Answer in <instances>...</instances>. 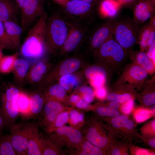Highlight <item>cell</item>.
<instances>
[{
  "label": "cell",
  "mask_w": 155,
  "mask_h": 155,
  "mask_svg": "<svg viewBox=\"0 0 155 155\" xmlns=\"http://www.w3.org/2000/svg\"><path fill=\"white\" fill-rule=\"evenodd\" d=\"M47 18H40L30 29L27 36L20 48V54L25 59L34 63L45 54L46 21Z\"/></svg>",
  "instance_id": "6da1fadb"
},
{
  "label": "cell",
  "mask_w": 155,
  "mask_h": 155,
  "mask_svg": "<svg viewBox=\"0 0 155 155\" xmlns=\"http://www.w3.org/2000/svg\"><path fill=\"white\" fill-rule=\"evenodd\" d=\"M143 26L135 22L132 18L121 17L113 23L112 33L115 40L123 48L128 57L137 44L138 35Z\"/></svg>",
  "instance_id": "7a4b0ae2"
},
{
  "label": "cell",
  "mask_w": 155,
  "mask_h": 155,
  "mask_svg": "<svg viewBox=\"0 0 155 155\" xmlns=\"http://www.w3.org/2000/svg\"><path fill=\"white\" fill-rule=\"evenodd\" d=\"M21 90L15 85L5 83L0 87V114L9 129L16 123L20 115L17 99Z\"/></svg>",
  "instance_id": "3957f363"
},
{
  "label": "cell",
  "mask_w": 155,
  "mask_h": 155,
  "mask_svg": "<svg viewBox=\"0 0 155 155\" xmlns=\"http://www.w3.org/2000/svg\"><path fill=\"white\" fill-rule=\"evenodd\" d=\"M69 28V22L60 11L53 13L46 21L45 40L46 49L63 46Z\"/></svg>",
  "instance_id": "277c9868"
},
{
  "label": "cell",
  "mask_w": 155,
  "mask_h": 155,
  "mask_svg": "<svg viewBox=\"0 0 155 155\" xmlns=\"http://www.w3.org/2000/svg\"><path fill=\"white\" fill-rule=\"evenodd\" d=\"M60 11L68 22L89 25L95 16L94 6L81 0H70Z\"/></svg>",
  "instance_id": "5b68a950"
},
{
  "label": "cell",
  "mask_w": 155,
  "mask_h": 155,
  "mask_svg": "<svg viewBox=\"0 0 155 155\" xmlns=\"http://www.w3.org/2000/svg\"><path fill=\"white\" fill-rule=\"evenodd\" d=\"M96 52L106 61V67L113 73L119 70L128 57L113 36L104 42Z\"/></svg>",
  "instance_id": "8992f818"
},
{
  "label": "cell",
  "mask_w": 155,
  "mask_h": 155,
  "mask_svg": "<svg viewBox=\"0 0 155 155\" xmlns=\"http://www.w3.org/2000/svg\"><path fill=\"white\" fill-rule=\"evenodd\" d=\"M32 125L29 122L16 123L10 129L11 141L17 155H27Z\"/></svg>",
  "instance_id": "52a82bcc"
},
{
  "label": "cell",
  "mask_w": 155,
  "mask_h": 155,
  "mask_svg": "<svg viewBox=\"0 0 155 155\" xmlns=\"http://www.w3.org/2000/svg\"><path fill=\"white\" fill-rule=\"evenodd\" d=\"M117 18L107 19L104 22L89 29L86 38L88 40L91 49L96 51L113 36L112 27Z\"/></svg>",
  "instance_id": "ba28073f"
},
{
  "label": "cell",
  "mask_w": 155,
  "mask_h": 155,
  "mask_svg": "<svg viewBox=\"0 0 155 155\" xmlns=\"http://www.w3.org/2000/svg\"><path fill=\"white\" fill-rule=\"evenodd\" d=\"M148 75L142 68L132 63L125 66L115 82L126 83L134 88L140 87L148 81Z\"/></svg>",
  "instance_id": "9c48e42d"
},
{
  "label": "cell",
  "mask_w": 155,
  "mask_h": 155,
  "mask_svg": "<svg viewBox=\"0 0 155 155\" xmlns=\"http://www.w3.org/2000/svg\"><path fill=\"white\" fill-rule=\"evenodd\" d=\"M43 0H26L21 11V27L23 32L27 31L38 17L47 18L43 7Z\"/></svg>",
  "instance_id": "30bf717a"
},
{
  "label": "cell",
  "mask_w": 155,
  "mask_h": 155,
  "mask_svg": "<svg viewBox=\"0 0 155 155\" xmlns=\"http://www.w3.org/2000/svg\"><path fill=\"white\" fill-rule=\"evenodd\" d=\"M69 22V32L63 45V50L67 52H71L75 49L86 38L90 29L89 25Z\"/></svg>",
  "instance_id": "8fae6325"
},
{
  "label": "cell",
  "mask_w": 155,
  "mask_h": 155,
  "mask_svg": "<svg viewBox=\"0 0 155 155\" xmlns=\"http://www.w3.org/2000/svg\"><path fill=\"white\" fill-rule=\"evenodd\" d=\"M113 73L107 67L94 65L88 67L85 72L90 80L92 85L96 89L104 86L106 83L110 84Z\"/></svg>",
  "instance_id": "7c38bea8"
},
{
  "label": "cell",
  "mask_w": 155,
  "mask_h": 155,
  "mask_svg": "<svg viewBox=\"0 0 155 155\" xmlns=\"http://www.w3.org/2000/svg\"><path fill=\"white\" fill-rule=\"evenodd\" d=\"M133 16L134 21L143 24L155 13V0H138L133 7Z\"/></svg>",
  "instance_id": "4fadbf2b"
},
{
  "label": "cell",
  "mask_w": 155,
  "mask_h": 155,
  "mask_svg": "<svg viewBox=\"0 0 155 155\" xmlns=\"http://www.w3.org/2000/svg\"><path fill=\"white\" fill-rule=\"evenodd\" d=\"M30 67V62L28 60L24 59H16L11 72L16 86L21 88Z\"/></svg>",
  "instance_id": "5bb4252c"
},
{
  "label": "cell",
  "mask_w": 155,
  "mask_h": 155,
  "mask_svg": "<svg viewBox=\"0 0 155 155\" xmlns=\"http://www.w3.org/2000/svg\"><path fill=\"white\" fill-rule=\"evenodd\" d=\"M129 57L134 63L144 69L148 74L155 72V64L148 57L145 52L132 50Z\"/></svg>",
  "instance_id": "9a60e30c"
},
{
  "label": "cell",
  "mask_w": 155,
  "mask_h": 155,
  "mask_svg": "<svg viewBox=\"0 0 155 155\" xmlns=\"http://www.w3.org/2000/svg\"><path fill=\"white\" fill-rule=\"evenodd\" d=\"M27 155H42V149L38 126L32 123L27 146Z\"/></svg>",
  "instance_id": "2e32d148"
},
{
  "label": "cell",
  "mask_w": 155,
  "mask_h": 155,
  "mask_svg": "<svg viewBox=\"0 0 155 155\" xmlns=\"http://www.w3.org/2000/svg\"><path fill=\"white\" fill-rule=\"evenodd\" d=\"M6 33L16 49L20 48L21 38L23 32L20 26L14 20L3 22Z\"/></svg>",
  "instance_id": "e0dca14e"
},
{
  "label": "cell",
  "mask_w": 155,
  "mask_h": 155,
  "mask_svg": "<svg viewBox=\"0 0 155 155\" xmlns=\"http://www.w3.org/2000/svg\"><path fill=\"white\" fill-rule=\"evenodd\" d=\"M99 9V13L103 18H116L119 13L122 5L115 0H101Z\"/></svg>",
  "instance_id": "ac0fdd59"
},
{
  "label": "cell",
  "mask_w": 155,
  "mask_h": 155,
  "mask_svg": "<svg viewBox=\"0 0 155 155\" xmlns=\"http://www.w3.org/2000/svg\"><path fill=\"white\" fill-rule=\"evenodd\" d=\"M18 7L12 0H0V20L3 22L14 20Z\"/></svg>",
  "instance_id": "d6986e66"
},
{
  "label": "cell",
  "mask_w": 155,
  "mask_h": 155,
  "mask_svg": "<svg viewBox=\"0 0 155 155\" xmlns=\"http://www.w3.org/2000/svg\"><path fill=\"white\" fill-rule=\"evenodd\" d=\"M46 70V66L43 62L38 60L35 62L30 67L24 82L34 84L39 82Z\"/></svg>",
  "instance_id": "ffe728a7"
},
{
  "label": "cell",
  "mask_w": 155,
  "mask_h": 155,
  "mask_svg": "<svg viewBox=\"0 0 155 155\" xmlns=\"http://www.w3.org/2000/svg\"><path fill=\"white\" fill-rule=\"evenodd\" d=\"M154 30H155V25L150 20L141 27L137 42L141 51L146 52L148 49V40L151 32Z\"/></svg>",
  "instance_id": "44dd1931"
},
{
  "label": "cell",
  "mask_w": 155,
  "mask_h": 155,
  "mask_svg": "<svg viewBox=\"0 0 155 155\" xmlns=\"http://www.w3.org/2000/svg\"><path fill=\"white\" fill-rule=\"evenodd\" d=\"M17 106L19 113L24 120L30 119V106L29 94L21 90L17 99Z\"/></svg>",
  "instance_id": "7402d4cb"
},
{
  "label": "cell",
  "mask_w": 155,
  "mask_h": 155,
  "mask_svg": "<svg viewBox=\"0 0 155 155\" xmlns=\"http://www.w3.org/2000/svg\"><path fill=\"white\" fill-rule=\"evenodd\" d=\"M30 106V119L36 118L42 110L44 100L36 90L29 94Z\"/></svg>",
  "instance_id": "603a6c76"
},
{
  "label": "cell",
  "mask_w": 155,
  "mask_h": 155,
  "mask_svg": "<svg viewBox=\"0 0 155 155\" xmlns=\"http://www.w3.org/2000/svg\"><path fill=\"white\" fill-rule=\"evenodd\" d=\"M62 109V106L56 101L51 100L47 102L43 108L45 123H47L53 122L58 113Z\"/></svg>",
  "instance_id": "cb8c5ba5"
},
{
  "label": "cell",
  "mask_w": 155,
  "mask_h": 155,
  "mask_svg": "<svg viewBox=\"0 0 155 155\" xmlns=\"http://www.w3.org/2000/svg\"><path fill=\"white\" fill-rule=\"evenodd\" d=\"M19 53H16L10 55H3L0 59V73L6 74L11 72L15 61Z\"/></svg>",
  "instance_id": "d4e9b609"
},
{
  "label": "cell",
  "mask_w": 155,
  "mask_h": 155,
  "mask_svg": "<svg viewBox=\"0 0 155 155\" xmlns=\"http://www.w3.org/2000/svg\"><path fill=\"white\" fill-rule=\"evenodd\" d=\"M17 155L12 145L10 134H0V155Z\"/></svg>",
  "instance_id": "484cf974"
},
{
  "label": "cell",
  "mask_w": 155,
  "mask_h": 155,
  "mask_svg": "<svg viewBox=\"0 0 155 155\" xmlns=\"http://www.w3.org/2000/svg\"><path fill=\"white\" fill-rule=\"evenodd\" d=\"M57 133L67 135L71 142L78 143L82 140V135L78 130L71 127L65 126L59 127L57 130Z\"/></svg>",
  "instance_id": "4316f807"
},
{
  "label": "cell",
  "mask_w": 155,
  "mask_h": 155,
  "mask_svg": "<svg viewBox=\"0 0 155 155\" xmlns=\"http://www.w3.org/2000/svg\"><path fill=\"white\" fill-rule=\"evenodd\" d=\"M80 63L79 60L75 58H71L64 61L61 66L59 73L64 76L73 72L79 67Z\"/></svg>",
  "instance_id": "83f0119b"
},
{
  "label": "cell",
  "mask_w": 155,
  "mask_h": 155,
  "mask_svg": "<svg viewBox=\"0 0 155 155\" xmlns=\"http://www.w3.org/2000/svg\"><path fill=\"white\" fill-rule=\"evenodd\" d=\"M0 47L3 49L9 50L16 49L6 33L3 22L0 20Z\"/></svg>",
  "instance_id": "f1b7e54d"
},
{
  "label": "cell",
  "mask_w": 155,
  "mask_h": 155,
  "mask_svg": "<svg viewBox=\"0 0 155 155\" xmlns=\"http://www.w3.org/2000/svg\"><path fill=\"white\" fill-rule=\"evenodd\" d=\"M87 138L90 142L98 148L104 147L107 142V138L100 136L97 132L93 133L88 134Z\"/></svg>",
  "instance_id": "f546056e"
},
{
  "label": "cell",
  "mask_w": 155,
  "mask_h": 155,
  "mask_svg": "<svg viewBox=\"0 0 155 155\" xmlns=\"http://www.w3.org/2000/svg\"><path fill=\"white\" fill-rule=\"evenodd\" d=\"M59 83L64 89L69 90L71 87H74L78 84V80L76 77L73 75L68 74L63 76L59 80Z\"/></svg>",
  "instance_id": "4dcf8cb0"
},
{
  "label": "cell",
  "mask_w": 155,
  "mask_h": 155,
  "mask_svg": "<svg viewBox=\"0 0 155 155\" xmlns=\"http://www.w3.org/2000/svg\"><path fill=\"white\" fill-rule=\"evenodd\" d=\"M83 152L80 155H100L101 150L97 146L88 142H85L82 145Z\"/></svg>",
  "instance_id": "1f68e13d"
},
{
  "label": "cell",
  "mask_w": 155,
  "mask_h": 155,
  "mask_svg": "<svg viewBox=\"0 0 155 155\" xmlns=\"http://www.w3.org/2000/svg\"><path fill=\"white\" fill-rule=\"evenodd\" d=\"M107 98L110 101H115L119 103H123L132 99V96L131 93L119 95L111 92L108 94Z\"/></svg>",
  "instance_id": "d6a6232c"
},
{
  "label": "cell",
  "mask_w": 155,
  "mask_h": 155,
  "mask_svg": "<svg viewBox=\"0 0 155 155\" xmlns=\"http://www.w3.org/2000/svg\"><path fill=\"white\" fill-rule=\"evenodd\" d=\"M48 93L52 96L62 98L64 97L66 92L65 89L61 86L56 84L49 88Z\"/></svg>",
  "instance_id": "836d02e7"
},
{
  "label": "cell",
  "mask_w": 155,
  "mask_h": 155,
  "mask_svg": "<svg viewBox=\"0 0 155 155\" xmlns=\"http://www.w3.org/2000/svg\"><path fill=\"white\" fill-rule=\"evenodd\" d=\"M97 112L100 116L112 117H116L119 114V112L117 109L109 107H99L97 109Z\"/></svg>",
  "instance_id": "e575fe53"
},
{
  "label": "cell",
  "mask_w": 155,
  "mask_h": 155,
  "mask_svg": "<svg viewBox=\"0 0 155 155\" xmlns=\"http://www.w3.org/2000/svg\"><path fill=\"white\" fill-rule=\"evenodd\" d=\"M68 119V115L67 112H63L57 116L54 121L53 126L56 127H62L67 121Z\"/></svg>",
  "instance_id": "d590c367"
},
{
  "label": "cell",
  "mask_w": 155,
  "mask_h": 155,
  "mask_svg": "<svg viewBox=\"0 0 155 155\" xmlns=\"http://www.w3.org/2000/svg\"><path fill=\"white\" fill-rule=\"evenodd\" d=\"M150 117V111L148 110L140 109L137 111L135 114V119L137 122H141L149 119Z\"/></svg>",
  "instance_id": "8d00e7d4"
},
{
  "label": "cell",
  "mask_w": 155,
  "mask_h": 155,
  "mask_svg": "<svg viewBox=\"0 0 155 155\" xmlns=\"http://www.w3.org/2000/svg\"><path fill=\"white\" fill-rule=\"evenodd\" d=\"M128 120V117L126 116L118 115L112 119V123L115 127L119 128L123 127Z\"/></svg>",
  "instance_id": "74e56055"
},
{
  "label": "cell",
  "mask_w": 155,
  "mask_h": 155,
  "mask_svg": "<svg viewBox=\"0 0 155 155\" xmlns=\"http://www.w3.org/2000/svg\"><path fill=\"white\" fill-rule=\"evenodd\" d=\"M144 103L146 105L150 106L155 103V92L154 91L147 93L142 98Z\"/></svg>",
  "instance_id": "f35d334b"
},
{
  "label": "cell",
  "mask_w": 155,
  "mask_h": 155,
  "mask_svg": "<svg viewBox=\"0 0 155 155\" xmlns=\"http://www.w3.org/2000/svg\"><path fill=\"white\" fill-rule=\"evenodd\" d=\"M71 102L75 103L76 106L79 108L85 109L88 107V103L82 99L78 96L73 95L70 98Z\"/></svg>",
  "instance_id": "ab89813d"
},
{
  "label": "cell",
  "mask_w": 155,
  "mask_h": 155,
  "mask_svg": "<svg viewBox=\"0 0 155 155\" xmlns=\"http://www.w3.org/2000/svg\"><path fill=\"white\" fill-rule=\"evenodd\" d=\"M125 103L121 107V110L124 113L129 114L131 112L133 106V100L131 99Z\"/></svg>",
  "instance_id": "60d3db41"
},
{
  "label": "cell",
  "mask_w": 155,
  "mask_h": 155,
  "mask_svg": "<svg viewBox=\"0 0 155 155\" xmlns=\"http://www.w3.org/2000/svg\"><path fill=\"white\" fill-rule=\"evenodd\" d=\"M155 42L151 45L146 51L148 58L155 64Z\"/></svg>",
  "instance_id": "b9f144b4"
},
{
  "label": "cell",
  "mask_w": 155,
  "mask_h": 155,
  "mask_svg": "<svg viewBox=\"0 0 155 155\" xmlns=\"http://www.w3.org/2000/svg\"><path fill=\"white\" fill-rule=\"evenodd\" d=\"M121 5H125L130 7H134L138 0H115Z\"/></svg>",
  "instance_id": "7bdbcfd3"
},
{
  "label": "cell",
  "mask_w": 155,
  "mask_h": 155,
  "mask_svg": "<svg viewBox=\"0 0 155 155\" xmlns=\"http://www.w3.org/2000/svg\"><path fill=\"white\" fill-rule=\"evenodd\" d=\"M71 119L75 124H76L79 122V114L76 111L73 110L71 111L70 113Z\"/></svg>",
  "instance_id": "ee69618b"
},
{
  "label": "cell",
  "mask_w": 155,
  "mask_h": 155,
  "mask_svg": "<svg viewBox=\"0 0 155 155\" xmlns=\"http://www.w3.org/2000/svg\"><path fill=\"white\" fill-rule=\"evenodd\" d=\"M83 96L84 100L87 103L92 102L94 99V93L93 91L84 93Z\"/></svg>",
  "instance_id": "f6af8a7d"
},
{
  "label": "cell",
  "mask_w": 155,
  "mask_h": 155,
  "mask_svg": "<svg viewBox=\"0 0 155 155\" xmlns=\"http://www.w3.org/2000/svg\"><path fill=\"white\" fill-rule=\"evenodd\" d=\"M96 94L100 98H104L106 95V92L104 86L96 89Z\"/></svg>",
  "instance_id": "bcb514c9"
},
{
  "label": "cell",
  "mask_w": 155,
  "mask_h": 155,
  "mask_svg": "<svg viewBox=\"0 0 155 155\" xmlns=\"http://www.w3.org/2000/svg\"><path fill=\"white\" fill-rule=\"evenodd\" d=\"M155 42V30H153L151 33L148 41V46L149 47Z\"/></svg>",
  "instance_id": "7dc6e473"
},
{
  "label": "cell",
  "mask_w": 155,
  "mask_h": 155,
  "mask_svg": "<svg viewBox=\"0 0 155 155\" xmlns=\"http://www.w3.org/2000/svg\"><path fill=\"white\" fill-rule=\"evenodd\" d=\"M6 128V125L5 121L0 114V134L3 133V130Z\"/></svg>",
  "instance_id": "c3c4849f"
},
{
  "label": "cell",
  "mask_w": 155,
  "mask_h": 155,
  "mask_svg": "<svg viewBox=\"0 0 155 155\" xmlns=\"http://www.w3.org/2000/svg\"><path fill=\"white\" fill-rule=\"evenodd\" d=\"M15 1L21 11L24 6L26 0H15Z\"/></svg>",
  "instance_id": "681fc988"
},
{
  "label": "cell",
  "mask_w": 155,
  "mask_h": 155,
  "mask_svg": "<svg viewBox=\"0 0 155 155\" xmlns=\"http://www.w3.org/2000/svg\"><path fill=\"white\" fill-rule=\"evenodd\" d=\"M134 126L133 122L132 121L128 120L123 127L129 129H132L133 128Z\"/></svg>",
  "instance_id": "f907efd6"
},
{
  "label": "cell",
  "mask_w": 155,
  "mask_h": 155,
  "mask_svg": "<svg viewBox=\"0 0 155 155\" xmlns=\"http://www.w3.org/2000/svg\"><path fill=\"white\" fill-rule=\"evenodd\" d=\"M120 106L119 103L115 101H111L109 104V107L115 109H118Z\"/></svg>",
  "instance_id": "816d5d0a"
},
{
  "label": "cell",
  "mask_w": 155,
  "mask_h": 155,
  "mask_svg": "<svg viewBox=\"0 0 155 155\" xmlns=\"http://www.w3.org/2000/svg\"><path fill=\"white\" fill-rule=\"evenodd\" d=\"M136 154L138 155H149L150 153L146 150L140 149L137 150Z\"/></svg>",
  "instance_id": "f5cc1de1"
},
{
  "label": "cell",
  "mask_w": 155,
  "mask_h": 155,
  "mask_svg": "<svg viewBox=\"0 0 155 155\" xmlns=\"http://www.w3.org/2000/svg\"><path fill=\"white\" fill-rule=\"evenodd\" d=\"M56 3L62 6L65 4L70 0H53Z\"/></svg>",
  "instance_id": "db71d44e"
},
{
  "label": "cell",
  "mask_w": 155,
  "mask_h": 155,
  "mask_svg": "<svg viewBox=\"0 0 155 155\" xmlns=\"http://www.w3.org/2000/svg\"><path fill=\"white\" fill-rule=\"evenodd\" d=\"M112 154L113 155H119L120 154V151L117 148H115L113 150Z\"/></svg>",
  "instance_id": "11a10c76"
},
{
  "label": "cell",
  "mask_w": 155,
  "mask_h": 155,
  "mask_svg": "<svg viewBox=\"0 0 155 155\" xmlns=\"http://www.w3.org/2000/svg\"><path fill=\"white\" fill-rule=\"evenodd\" d=\"M150 145L152 147L155 148V140H153L150 141L149 142Z\"/></svg>",
  "instance_id": "9f6ffc18"
},
{
  "label": "cell",
  "mask_w": 155,
  "mask_h": 155,
  "mask_svg": "<svg viewBox=\"0 0 155 155\" xmlns=\"http://www.w3.org/2000/svg\"><path fill=\"white\" fill-rule=\"evenodd\" d=\"M155 106H152L150 109V112L152 115L155 116Z\"/></svg>",
  "instance_id": "6f0895ef"
},
{
  "label": "cell",
  "mask_w": 155,
  "mask_h": 155,
  "mask_svg": "<svg viewBox=\"0 0 155 155\" xmlns=\"http://www.w3.org/2000/svg\"><path fill=\"white\" fill-rule=\"evenodd\" d=\"M84 117V115L82 113L79 114V122H82L83 121Z\"/></svg>",
  "instance_id": "680465c9"
},
{
  "label": "cell",
  "mask_w": 155,
  "mask_h": 155,
  "mask_svg": "<svg viewBox=\"0 0 155 155\" xmlns=\"http://www.w3.org/2000/svg\"><path fill=\"white\" fill-rule=\"evenodd\" d=\"M152 127L153 128V130L155 132V120H153L152 123Z\"/></svg>",
  "instance_id": "91938a15"
},
{
  "label": "cell",
  "mask_w": 155,
  "mask_h": 155,
  "mask_svg": "<svg viewBox=\"0 0 155 155\" xmlns=\"http://www.w3.org/2000/svg\"><path fill=\"white\" fill-rule=\"evenodd\" d=\"M3 49L0 47V59L4 55L3 53Z\"/></svg>",
  "instance_id": "94428289"
},
{
  "label": "cell",
  "mask_w": 155,
  "mask_h": 155,
  "mask_svg": "<svg viewBox=\"0 0 155 155\" xmlns=\"http://www.w3.org/2000/svg\"><path fill=\"white\" fill-rule=\"evenodd\" d=\"M1 74L0 73V87L1 86V85L2 83L1 81Z\"/></svg>",
  "instance_id": "6125c7cd"
},
{
  "label": "cell",
  "mask_w": 155,
  "mask_h": 155,
  "mask_svg": "<svg viewBox=\"0 0 155 155\" xmlns=\"http://www.w3.org/2000/svg\"></svg>",
  "instance_id": "be15d7a7"
}]
</instances>
